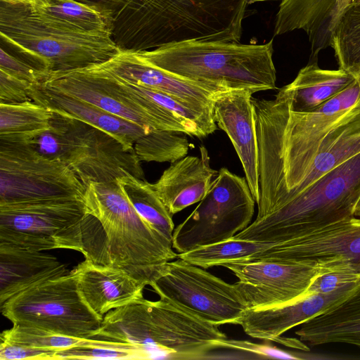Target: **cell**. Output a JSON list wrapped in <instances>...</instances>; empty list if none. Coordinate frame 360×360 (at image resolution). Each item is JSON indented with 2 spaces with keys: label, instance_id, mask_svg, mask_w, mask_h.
I'll use <instances>...</instances> for the list:
<instances>
[{
  "label": "cell",
  "instance_id": "18",
  "mask_svg": "<svg viewBox=\"0 0 360 360\" xmlns=\"http://www.w3.org/2000/svg\"><path fill=\"white\" fill-rule=\"evenodd\" d=\"M72 271L84 300L102 317L112 309L143 297L146 285L120 268L85 259Z\"/></svg>",
  "mask_w": 360,
  "mask_h": 360
},
{
  "label": "cell",
  "instance_id": "1",
  "mask_svg": "<svg viewBox=\"0 0 360 360\" xmlns=\"http://www.w3.org/2000/svg\"><path fill=\"white\" fill-rule=\"evenodd\" d=\"M139 51L154 65L217 91L276 89L272 39L264 44L186 41Z\"/></svg>",
  "mask_w": 360,
  "mask_h": 360
},
{
  "label": "cell",
  "instance_id": "21",
  "mask_svg": "<svg viewBox=\"0 0 360 360\" xmlns=\"http://www.w3.org/2000/svg\"><path fill=\"white\" fill-rule=\"evenodd\" d=\"M69 273L65 264L44 251L0 243V304L32 286Z\"/></svg>",
  "mask_w": 360,
  "mask_h": 360
},
{
  "label": "cell",
  "instance_id": "31",
  "mask_svg": "<svg viewBox=\"0 0 360 360\" xmlns=\"http://www.w3.org/2000/svg\"><path fill=\"white\" fill-rule=\"evenodd\" d=\"M1 340L31 347L58 351L88 344L91 338H79L43 329L13 324L4 330Z\"/></svg>",
  "mask_w": 360,
  "mask_h": 360
},
{
  "label": "cell",
  "instance_id": "19",
  "mask_svg": "<svg viewBox=\"0 0 360 360\" xmlns=\"http://www.w3.org/2000/svg\"><path fill=\"white\" fill-rule=\"evenodd\" d=\"M30 96L33 101L53 112L77 120L109 134L127 150L134 149L135 142L150 132L143 127L53 89L43 82L31 86Z\"/></svg>",
  "mask_w": 360,
  "mask_h": 360
},
{
  "label": "cell",
  "instance_id": "32",
  "mask_svg": "<svg viewBox=\"0 0 360 360\" xmlns=\"http://www.w3.org/2000/svg\"><path fill=\"white\" fill-rule=\"evenodd\" d=\"M220 348L233 349L245 354H255L256 359H303L298 354L281 350L269 345L253 343L247 340H231L227 338L221 340Z\"/></svg>",
  "mask_w": 360,
  "mask_h": 360
},
{
  "label": "cell",
  "instance_id": "12",
  "mask_svg": "<svg viewBox=\"0 0 360 360\" xmlns=\"http://www.w3.org/2000/svg\"><path fill=\"white\" fill-rule=\"evenodd\" d=\"M223 266L238 278L235 284L248 309H263L295 302L307 295L311 283L330 271L307 264L268 259L233 262Z\"/></svg>",
  "mask_w": 360,
  "mask_h": 360
},
{
  "label": "cell",
  "instance_id": "3",
  "mask_svg": "<svg viewBox=\"0 0 360 360\" xmlns=\"http://www.w3.org/2000/svg\"><path fill=\"white\" fill-rule=\"evenodd\" d=\"M86 212L100 222L110 265L120 268L146 285L178 258L172 242L137 213L117 179L91 182L83 198Z\"/></svg>",
  "mask_w": 360,
  "mask_h": 360
},
{
  "label": "cell",
  "instance_id": "24",
  "mask_svg": "<svg viewBox=\"0 0 360 360\" xmlns=\"http://www.w3.org/2000/svg\"><path fill=\"white\" fill-rule=\"evenodd\" d=\"M147 319L148 300L143 297L106 313L93 338L141 345L148 348Z\"/></svg>",
  "mask_w": 360,
  "mask_h": 360
},
{
  "label": "cell",
  "instance_id": "25",
  "mask_svg": "<svg viewBox=\"0 0 360 360\" xmlns=\"http://www.w3.org/2000/svg\"><path fill=\"white\" fill-rule=\"evenodd\" d=\"M53 114L33 101L0 103V140L27 142L50 128Z\"/></svg>",
  "mask_w": 360,
  "mask_h": 360
},
{
  "label": "cell",
  "instance_id": "8",
  "mask_svg": "<svg viewBox=\"0 0 360 360\" xmlns=\"http://www.w3.org/2000/svg\"><path fill=\"white\" fill-rule=\"evenodd\" d=\"M255 203L245 177L221 168L197 207L174 230L173 248L184 253L231 238L251 224Z\"/></svg>",
  "mask_w": 360,
  "mask_h": 360
},
{
  "label": "cell",
  "instance_id": "29",
  "mask_svg": "<svg viewBox=\"0 0 360 360\" xmlns=\"http://www.w3.org/2000/svg\"><path fill=\"white\" fill-rule=\"evenodd\" d=\"M185 133L156 129L139 138L134 143L141 161L174 163L188 154L190 143Z\"/></svg>",
  "mask_w": 360,
  "mask_h": 360
},
{
  "label": "cell",
  "instance_id": "33",
  "mask_svg": "<svg viewBox=\"0 0 360 360\" xmlns=\"http://www.w3.org/2000/svg\"><path fill=\"white\" fill-rule=\"evenodd\" d=\"M0 70L32 84L41 82L46 74L0 49Z\"/></svg>",
  "mask_w": 360,
  "mask_h": 360
},
{
  "label": "cell",
  "instance_id": "15",
  "mask_svg": "<svg viewBox=\"0 0 360 360\" xmlns=\"http://www.w3.org/2000/svg\"><path fill=\"white\" fill-rule=\"evenodd\" d=\"M253 94L246 89L217 91L213 97L212 111L216 124L228 135L237 153L257 203L259 197V153Z\"/></svg>",
  "mask_w": 360,
  "mask_h": 360
},
{
  "label": "cell",
  "instance_id": "39",
  "mask_svg": "<svg viewBox=\"0 0 360 360\" xmlns=\"http://www.w3.org/2000/svg\"><path fill=\"white\" fill-rule=\"evenodd\" d=\"M0 1H5V2H9V3H15V2H20V1H26V0H0Z\"/></svg>",
  "mask_w": 360,
  "mask_h": 360
},
{
  "label": "cell",
  "instance_id": "35",
  "mask_svg": "<svg viewBox=\"0 0 360 360\" xmlns=\"http://www.w3.org/2000/svg\"><path fill=\"white\" fill-rule=\"evenodd\" d=\"M32 84L0 70V103L32 101L30 96V89Z\"/></svg>",
  "mask_w": 360,
  "mask_h": 360
},
{
  "label": "cell",
  "instance_id": "22",
  "mask_svg": "<svg viewBox=\"0 0 360 360\" xmlns=\"http://www.w3.org/2000/svg\"><path fill=\"white\" fill-rule=\"evenodd\" d=\"M356 80L342 69L325 70L319 67L317 61L309 62L276 96L284 100L290 111L309 112L341 93Z\"/></svg>",
  "mask_w": 360,
  "mask_h": 360
},
{
  "label": "cell",
  "instance_id": "34",
  "mask_svg": "<svg viewBox=\"0 0 360 360\" xmlns=\"http://www.w3.org/2000/svg\"><path fill=\"white\" fill-rule=\"evenodd\" d=\"M360 280V275L345 271H330L320 274L311 283L307 295L330 293L347 283Z\"/></svg>",
  "mask_w": 360,
  "mask_h": 360
},
{
  "label": "cell",
  "instance_id": "37",
  "mask_svg": "<svg viewBox=\"0 0 360 360\" xmlns=\"http://www.w3.org/2000/svg\"><path fill=\"white\" fill-rule=\"evenodd\" d=\"M354 216L360 217V197L355 207Z\"/></svg>",
  "mask_w": 360,
  "mask_h": 360
},
{
  "label": "cell",
  "instance_id": "27",
  "mask_svg": "<svg viewBox=\"0 0 360 360\" xmlns=\"http://www.w3.org/2000/svg\"><path fill=\"white\" fill-rule=\"evenodd\" d=\"M330 47L339 68L360 82V4L344 11L333 32Z\"/></svg>",
  "mask_w": 360,
  "mask_h": 360
},
{
  "label": "cell",
  "instance_id": "4",
  "mask_svg": "<svg viewBox=\"0 0 360 360\" xmlns=\"http://www.w3.org/2000/svg\"><path fill=\"white\" fill-rule=\"evenodd\" d=\"M360 197V153L329 171L316 182L233 237L277 244L307 229L354 216Z\"/></svg>",
  "mask_w": 360,
  "mask_h": 360
},
{
  "label": "cell",
  "instance_id": "11",
  "mask_svg": "<svg viewBox=\"0 0 360 360\" xmlns=\"http://www.w3.org/2000/svg\"><path fill=\"white\" fill-rule=\"evenodd\" d=\"M249 259L314 265L360 275V218L352 217L307 229Z\"/></svg>",
  "mask_w": 360,
  "mask_h": 360
},
{
  "label": "cell",
  "instance_id": "13",
  "mask_svg": "<svg viewBox=\"0 0 360 360\" xmlns=\"http://www.w3.org/2000/svg\"><path fill=\"white\" fill-rule=\"evenodd\" d=\"M360 289V280L347 283L330 293H317L291 303L263 309H248L240 325L249 336L276 342L304 351L309 347L297 339L281 335L295 326L340 305Z\"/></svg>",
  "mask_w": 360,
  "mask_h": 360
},
{
  "label": "cell",
  "instance_id": "17",
  "mask_svg": "<svg viewBox=\"0 0 360 360\" xmlns=\"http://www.w3.org/2000/svg\"><path fill=\"white\" fill-rule=\"evenodd\" d=\"M352 0H281L276 15L275 36L295 30L306 32L310 44V62L330 47L337 22Z\"/></svg>",
  "mask_w": 360,
  "mask_h": 360
},
{
  "label": "cell",
  "instance_id": "28",
  "mask_svg": "<svg viewBox=\"0 0 360 360\" xmlns=\"http://www.w3.org/2000/svg\"><path fill=\"white\" fill-rule=\"evenodd\" d=\"M270 245L232 237L179 253L178 257L206 269L216 266H223L229 262L245 261Z\"/></svg>",
  "mask_w": 360,
  "mask_h": 360
},
{
  "label": "cell",
  "instance_id": "7",
  "mask_svg": "<svg viewBox=\"0 0 360 360\" xmlns=\"http://www.w3.org/2000/svg\"><path fill=\"white\" fill-rule=\"evenodd\" d=\"M13 324L79 338H93L103 321L82 296L69 274L32 286L0 304Z\"/></svg>",
  "mask_w": 360,
  "mask_h": 360
},
{
  "label": "cell",
  "instance_id": "2",
  "mask_svg": "<svg viewBox=\"0 0 360 360\" xmlns=\"http://www.w3.org/2000/svg\"><path fill=\"white\" fill-rule=\"evenodd\" d=\"M0 35L46 75L103 63L120 50L110 33L67 27L34 13L25 1H0Z\"/></svg>",
  "mask_w": 360,
  "mask_h": 360
},
{
  "label": "cell",
  "instance_id": "6",
  "mask_svg": "<svg viewBox=\"0 0 360 360\" xmlns=\"http://www.w3.org/2000/svg\"><path fill=\"white\" fill-rule=\"evenodd\" d=\"M49 129L29 141L43 155L65 164L85 186L130 174L144 179L135 150H127L109 134L77 120L53 112Z\"/></svg>",
  "mask_w": 360,
  "mask_h": 360
},
{
  "label": "cell",
  "instance_id": "14",
  "mask_svg": "<svg viewBox=\"0 0 360 360\" xmlns=\"http://www.w3.org/2000/svg\"><path fill=\"white\" fill-rule=\"evenodd\" d=\"M95 6L112 21V37L120 49H151L180 0H76Z\"/></svg>",
  "mask_w": 360,
  "mask_h": 360
},
{
  "label": "cell",
  "instance_id": "23",
  "mask_svg": "<svg viewBox=\"0 0 360 360\" xmlns=\"http://www.w3.org/2000/svg\"><path fill=\"white\" fill-rule=\"evenodd\" d=\"M34 13L72 29L112 34V21L99 8L76 0H26Z\"/></svg>",
  "mask_w": 360,
  "mask_h": 360
},
{
  "label": "cell",
  "instance_id": "26",
  "mask_svg": "<svg viewBox=\"0 0 360 360\" xmlns=\"http://www.w3.org/2000/svg\"><path fill=\"white\" fill-rule=\"evenodd\" d=\"M137 213L158 233L172 240L174 224L152 184L127 174L117 179Z\"/></svg>",
  "mask_w": 360,
  "mask_h": 360
},
{
  "label": "cell",
  "instance_id": "20",
  "mask_svg": "<svg viewBox=\"0 0 360 360\" xmlns=\"http://www.w3.org/2000/svg\"><path fill=\"white\" fill-rule=\"evenodd\" d=\"M199 149L200 156H186L172 163L152 184L172 215L200 202L218 174L210 167L207 148Z\"/></svg>",
  "mask_w": 360,
  "mask_h": 360
},
{
  "label": "cell",
  "instance_id": "38",
  "mask_svg": "<svg viewBox=\"0 0 360 360\" xmlns=\"http://www.w3.org/2000/svg\"><path fill=\"white\" fill-rule=\"evenodd\" d=\"M358 4H360V0H352L350 1V3L349 4L348 6H352V5H358Z\"/></svg>",
  "mask_w": 360,
  "mask_h": 360
},
{
  "label": "cell",
  "instance_id": "9",
  "mask_svg": "<svg viewBox=\"0 0 360 360\" xmlns=\"http://www.w3.org/2000/svg\"><path fill=\"white\" fill-rule=\"evenodd\" d=\"M85 190L63 162L27 142L0 140V205L63 198L83 200Z\"/></svg>",
  "mask_w": 360,
  "mask_h": 360
},
{
  "label": "cell",
  "instance_id": "30",
  "mask_svg": "<svg viewBox=\"0 0 360 360\" xmlns=\"http://www.w3.org/2000/svg\"><path fill=\"white\" fill-rule=\"evenodd\" d=\"M155 356L141 345L91 338L89 343L56 351L54 360L59 359H150Z\"/></svg>",
  "mask_w": 360,
  "mask_h": 360
},
{
  "label": "cell",
  "instance_id": "10",
  "mask_svg": "<svg viewBox=\"0 0 360 360\" xmlns=\"http://www.w3.org/2000/svg\"><path fill=\"white\" fill-rule=\"evenodd\" d=\"M179 257L166 263L150 286L164 300L208 323L239 324L247 309L235 284Z\"/></svg>",
  "mask_w": 360,
  "mask_h": 360
},
{
  "label": "cell",
  "instance_id": "5",
  "mask_svg": "<svg viewBox=\"0 0 360 360\" xmlns=\"http://www.w3.org/2000/svg\"><path fill=\"white\" fill-rule=\"evenodd\" d=\"M98 219L77 198L0 205V243L38 251L67 249L98 262L104 249L94 242Z\"/></svg>",
  "mask_w": 360,
  "mask_h": 360
},
{
  "label": "cell",
  "instance_id": "36",
  "mask_svg": "<svg viewBox=\"0 0 360 360\" xmlns=\"http://www.w3.org/2000/svg\"><path fill=\"white\" fill-rule=\"evenodd\" d=\"M56 351L31 347L1 340V360H54Z\"/></svg>",
  "mask_w": 360,
  "mask_h": 360
},
{
  "label": "cell",
  "instance_id": "16",
  "mask_svg": "<svg viewBox=\"0 0 360 360\" xmlns=\"http://www.w3.org/2000/svg\"><path fill=\"white\" fill-rule=\"evenodd\" d=\"M96 65L120 79L157 90L213 113V97L219 91L158 68L146 60L139 51L120 49L112 58Z\"/></svg>",
  "mask_w": 360,
  "mask_h": 360
}]
</instances>
